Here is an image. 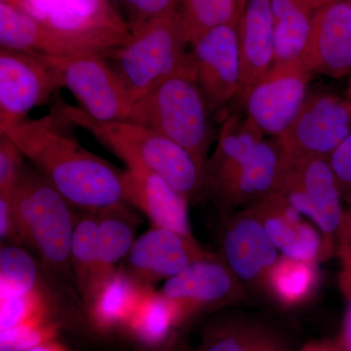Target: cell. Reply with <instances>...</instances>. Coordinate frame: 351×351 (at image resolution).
Masks as SVG:
<instances>
[{
    "label": "cell",
    "mask_w": 351,
    "mask_h": 351,
    "mask_svg": "<svg viewBox=\"0 0 351 351\" xmlns=\"http://www.w3.org/2000/svg\"><path fill=\"white\" fill-rule=\"evenodd\" d=\"M71 121L53 107L49 115L25 119L5 133L25 158L73 205L85 211L123 201V170L87 151L69 127Z\"/></svg>",
    "instance_id": "cell-1"
},
{
    "label": "cell",
    "mask_w": 351,
    "mask_h": 351,
    "mask_svg": "<svg viewBox=\"0 0 351 351\" xmlns=\"http://www.w3.org/2000/svg\"><path fill=\"white\" fill-rule=\"evenodd\" d=\"M54 101V107L73 125L91 134L119 157L127 169L159 176L189 202L207 195L204 170L188 151L170 138L133 122L100 121L62 99Z\"/></svg>",
    "instance_id": "cell-2"
},
{
    "label": "cell",
    "mask_w": 351,
    "mask_h": 351,
    "mask_svg": "<svg viewBox=\"0 0 351 351\" xmlns=\"http://www.w3.org/2000/svg\"><path fill=\"white\" fill-rule=\"evenodd\" d=\"M12 198L21 243L36 251L46 267L75 283L71 262L75 207L40 172L27 166Z\"/></svg>",
    "instance_id": "cell-3"
},
{
    "label": "cell",
    "mask_w": 351,
    "mask_h": 351,
    "mask_svg": "<svg viewBox=\"0 0 351 351\" xmlns=\"http://www.w3.org/2000/svg\"><path fill=\"white\" fill-rule=\"evenodd\" d=\"M211 112L195 71L168 78L136 101L127 121L147 127L181 145L204 170L213 140Z\"/></svg>",
    "instance_id": "cell-4"
},
{
    "label": "cell",
    "mask_w": 351,
    "mask_h": 351,
    "mask_svg": "<svg viewBox=\"0 0 351 351\" xmlns=\"http://www.w3.org/2000/svg\"><path fill=\"white\" fill-rule=\"evenodd\" d=\"M189 44L175 12L145 25L128 43L105 55L135 104L168 78L195 71Z\"/></svg>",
    "instance_id": "cell-5"
},
{
    "label": "cell",
    "mask_w": 351,
    "mask_h": 351,
    "mask_svg": "<svg viewBox=\"0 0 351 351\" xmlns=\"http://www.w3.org/2000/svg\"><path fill=\"white\" fill-rule=\"evenodd\" d=\"M12 6L92 52H108L133 38L113 0H17Z\"/></svg>",
    "instance_id": "cell-6"
},
{
    "label": "cell",
    "mask_w": 351,
    "mask_h": 351,
    "mask_svg": "<svg viewBox=\"0 0 351 351\" xmlns=\"http://www.w3.org/2000/svg\"><path fill=\"white\" fill-rule=\"evenodd\" d=\"M277 193L317 226L322 239L321 261L331 258L343 221L341 195L329 158H293L285 163Z\"/></svg>",
    "instance_id": "cell-7"
},
{
    "label": "cell",
    "mask_w": 351,
    "mask_h": 351,
    "mask_svg": "<svg viewBox=\"0 0 351 351\" xmlns=\"http://www.w3.org/2000/svg\"><path fill=\"white\" fill-rule=\"evenodd\" d=\"M44 57L56 71L61 88L75 97L83 112L100 121H127L134 101L105 53Z\"/></svg>",
    "instance_id": "cell-8"
},
{
    "label": "cell",
    "mask_w": 351,
    "mask_h": 351,
    "mask_svg": "<svg viewBox=\"0 0 351 351\" xmlns=\"http://www.w3.org/2000/svg\"><path fill=\"white\" fill-rule=\"evenodd\" d=\"M62 89L43 55L0 48V131L25 121Z\"/></svg>",
    "instance_id": "cell-9"
},
{
    "label": "cell",
    "mask_w": 351,
    "mask_h": 351,
    "mask_svg": "<svg viewBox=\"0 0 351 351\" xmlns=\"http://www.w3.org/2000/svg\"><path fill=\"white\" fill-rule=\"evenodd\" d=\"M351 134V103L336 95L307 96L288 130L276 138L293 158H329Z\"/></svg>",
    "instance_id": "cell-10"
},
{
    "label": "cell",
    "mask_w": 351,
    "mask_h": 351,
    "mask_svg": "<svg viewBox=\"0 0 351 351\" xmlns=\"http://www.w3.org/2000/svg\"><path fill=\"white\" fill-rule=\"evenodd\" d=\"M311 75L304 64L272 66L240 96L247 119L265 136H282L306 101Z\"/></svg>",
    "instance_id": "cell-11"
},
{
    "label": "cell",
    "mask_w": 351,
    "mask_h": 351,
    "mask_svg": "<svg viewBox=\"0 0 351 351\" xmlns=\"http://www.w3.org/2000/svg\"><path fill=\"white\" fill-rule=\"evenodd\" d=\"M177 306L182 321L196 313L218 309L246 299L247 289L219 256L196 261L159 290Z\"/></svg>",
    "instance_id": "cell-12"
},
{
    "label": "cell",
    "mask_w": 351,
    "mask_h": 351,
    "mask_svg": "<svg viewBox=\"0 0 351 351\" xmlns=\"http://www.w3.org/2000/svg\"><path fill=\"white\" fill-rule=\"evenodd\" d=\"M219 256L246 289L263 292L265 277L278 260V250L248 208L223 215Z\"/></svg>",
    "instance_id": "cell-13"
},
{
    "label": "cell",
    "mask_w": 351,
    "mask_h": 351,
    "mask_svg": "<svg viewBox=\"0 0 351 351\" xmlns=\"http://www.w3.org/2000/svg\"><path fill=\"white\" fill-rule=\"evenodd\" d=\"M191 46L196 83L214 112L239 97L241 90L237 25L215 27Z\"/></svg>",
    "instance_id": "cell-14"
},
{
    "label": "cell",
    "mask_w": 351,
    "mask_h": 351,
    "mask_svg": "<svg viewBox=\"0 0 351 351\" xmlns=\"http://www.w3.org/2000/svg\"><path fill=\"white\" fill-rule=\"evenodd\" d=\"M210 254L195 239L152 226L135 240L120 267L141 285L154 288Z\"/></svg>",
    "instance_id": "cell-15"
},
{
    "label": "cell",
    "mask_w": 351,
    "mask_h": 351,
    "mask_svg": "<svg viewBox=\"0 0 351 351\" xmlns=\"http://www.w3.org/2000/svg\"><path fill=\"white\" fill-rule=\"evenodd\" d=\"M285 163L278 140L263 138L250 156L210 193L223 215L277 193Z\"/></svg>",
    "instance_id": "cell-16"
},
{
    "label": "cell",
    "mask_w": 351,
    "mask_h": 351,
    "mask_svg": "<svg viewBox=\"0 0 351 351\" xmlns=\"http://www.w3.org/2000/svg\"><path fill=\"white\" fill-rule=\"evenodd\" d=\"M304 64L311 73L343 77L351 73V4L330 0L313 14Z\"/></svg>",
    "instance_id": "cell-17"
},
{
    "label": "cell",
    "mask_w": 351,
    "mask_h": 351,
    "mask_svg": "<svg viewBox=\"0 0 351 351\" xmlns=\"http://www.w3.org/2000/svg\"><path fill=\"white\" fill-rule=\"evenodd\" d=\"M246 208L257 217L283 256L306 262L321 261L322 239L319 232L304 221L282 195L272 193Z\"/></svg>",
    "instance_id": "cell-18"
},
{
    "label": "cell",
    "mask_w": 351,
    "mask_h": 351,
    "mask_svg": "<svg viewBox=\"0 0 351 351\" xmlns=\"http://www.w3.org/2000/svg\"><path fill=\"white\" fill-rule=\"evenodd\" d=\"M123 201L137 208L152 226L195 239L189 225V201L162 178L145 171L127 169L122 177Z\"/></svg>",
    "instance_id": "cell-19"
},
{
    "label": "cell",
    "mask_w": 351,
    "mask_h": 351,
    "mask_svg": "<svg viewBox=\"0 0 351 351\" xmlns=\"http://www.w3.org/2000/svg\"><path fill=\"white\" fill-rule=\"evenodd\" d=\"M237 36L241 64V96L274 66L270 0H247L237 23Z\"/></svg>",
    "instance_id": "cell-20"
},
{
    "label": "cell",
    "mask_w": 351,
    "mask_h": 351,
    "mask_svg": "<svg viewBox=\"0 0 351 351\" xmlns=\"http://www.w3.org/2000/svg\"><path fill=\"white\" fill-rule=\"evenodd\" d=\"M0 48L49 57H71L93 53L52 31L17 7L0 3Z\"/></svg>",
    "instance_id": "cell-21"
},
{
    "label": "cell",
    "mask_w": 351,
    "mask_h": 351,
    "mask_svg": "<svg viewBox=\"0 0 351 351\" xmlns=\"http://www.w3.org/2000/svg\"><path fill=\"white\" fill-rule=\"evenodd\" d=\"M270 7L274 27L272 66L304 64L313 14L320 6L308 0H270Z\"/></svg>",
    "instance_id": "cell-22"
},
{
    "label": "cell",
    "mask_w": 351,
    "mask_h": 351,
    "mask_svg": "<svg viewBox=\"0 0 351 351\" xmlns=\"http://www.w3.org/2000/svg\"><path fill=\"white\" fill-rule=\"evenodd\" d=\"M199 351H286L278 330L249 315H230L212 323Z\"/></svg>",
    "instance_id": "cell-23"
},
{
    "label": "cell",
    "mask_w": 351,
    "mask_h": 351,
    "mask_svg": "<svg viewBox=\"0 0 351 351\" xmlns=\"http://www.w3.org/2000/svg\"><path fill=\"white\" fill-rule=\"evenodd\" d=\"M138 225L137 215L129 209L124 201L99 210L97 232L98 270L90 299L101 284L119 269L117 265L122 260H125L134 242L137 239L136 232Z\"/></svg>",
    "instance_id": "cell-24"
},
{
    "label": "cell",
    "mask_w": 351,
    "mask_h": 351,
    "mask_svg": "<svg viewBox=\"0 0 351 351\" xmlns=\"http://www.w3.org/2000/svg\"><path fill=\"white\" fill-rule=\"evenodd\" d=\"M147 289L119 267L87 302L90 320L97 329L104 332L125 328Z\"/></svg>",
    "instance_id": "cell-25"
},
{
    "label": "cell",
    "mask_w": 351,
    "mask_h": 351,
    "mask_svg": "<svg viewBox=\"0 0 351 351\" xmlns=\"http://www.w3.org/2000/svg\"><path fill=\"white\" fill-rule=\"evenodd\" d=\"M316 263L281 256L265 277L263 293L281 306H299L317 286Z\"/></svg>",
    "instance_id": "cell-26"
},
{
    "label": "cell",
    "mask_w": 351,
    "mask_h": 351,
    "mask_svg": "<svg viewBox=\"0 0 351 351\" xmlns=\"http://www.w3.org/2000/svg\"><path fill=\"white\" fill-rule=\"evenodd\" d=\"M177 306L160 291L147 289L125 326L143 345L160 346L171 331L182 323Z\"/></svg>",
    "instance_id": "cell-27"
},
{
    "label": "cell",
    "mask_w": 351,
    "mask_h": 351,
    "mask_svg": "<svg viewBox=\"0 0 351 351\" xmlns=\"http://www.w3.org/2000/svg\"><path fill=\"white\" fill-rule=\"evenodd\" d=\"M99 210H82L76 215L75 230L71 247V262L75 284L82 293L84 302L91 297L98 270Z\"/></svg>",
    "instance_id": "cell-28"
},
{
    "label": "cell",
    "mask_w": 351,
    "mask_h": 351,
    "mask_svg": "<svg viewBox=\"0 0 351 351\" xmlns=\"http://www.w3.org/2000/svg\"><path fill=\"white\" fill-rule=\"evenodd\" d=\"M176 13L189 45L215 27L237 25L240 18L235 0H178Z\"/></svg>",
    "instance_id": "cell-29"
},
{
    "label": "cell",
    "mask_w": 351,
    "mask_h": 351,
    "mask_svg": "<svg viewBox=\"0 0 351 351\" xmlns=\"http://www.w3.org/2000/svg\"><path fill=\"white\" fill-rule=\"evenodd\" d=\"M41 288L36 260L19 245L0 249V298L25 294Z\"/></svg>",
    "instance_id": "cell-30"
},
{
    "label": "cell",
    "mask_w": 351,
    "mask_h": 351,
    "mask_svg": "<svg viewBox=\"0 0 351 351\" xmlns=\"http://www.w3.org/2000/svg\"><path fill=\"white\" fill-rule=\"evenodd\" d=\"M50 304L43 289L0 298V331L49 321Z\"/></svg>",
    "instance_id": "cell-31"
},
{
    "label": "cell",
    "mask_w": 351,
    "mask_h": 351,
    "mask_svg": "<svg viewBox=\"0 0 351 351\" xmlns=\"http://www.w3.org/2000/svg\"><path fill=\"white\" fill-rule=\"evenodd\" d=\"M132 36L145 25L177 11L178 0H113Z\"/></svg>",
    "instance_id": "cell-32"
},
{
    "label": "cell",
    "mask_w": 351,
    "mask_h": 351,
    "mask_svg": "<svg viewBox=\"0 0 351 351\" xmlns=\"http://www.w3.org/2000/svg\"><path fill=\"white\" fill-rule=\"evenodd\" d=\"M56 323L24 325L0 331V351H27L34 346L54 341L58 335Z\"/></svg>",
    "instance_id": "cell-33"
},
{
    "label": "cell",
    "mask_w": 351,
    "mask_h": 351,
    "mask_svg": "<svg viewBox=\"0 0 351 351\" xmlns=\"http://www.w3.org/2000/svg\"><path fill=\"white\" fill-rule=\"evenodd\" d=\"M25 156L5 133H0V195L13 196L27 167Z\"/></svg>",
    "instance_id": "cell-34"
},
{
    "label": "cell",
    "mask_w": 351,
    "mask_h": 351,
    "mask_svg": "<svg viewBox=\"0 0 351 351\" xmlns=\"http://www.w3.org/2000/svg\"><path fill=\"white\" fill-rule=\"evenodd\" d=\"M341 197L351 195V134L329 157Z\"/></svg>",
    "instance_id": "cell-35"
},
{
    "label": "cell",
    "mask_w": 351,
    "mask_h": 351,
    "mask_svg": "<svg viewBox=\"0 0 351 351\" xmlns=\"http://www.w3.org/2000/svg\"><path fill=\"white\" fill-rule=\"evenodd\" d=\"M0 239L2 242L22 244L12 196L0 195Z\"/></svg>",
    "instance_id": "cell-36"
},
{
    "label": "cell",
    "mask_w": 351,
    "mask_h": 351,
    "mask_svg": "<svg viewBox=\"0 0 351 351\" xmlns=\"http://www.w3.org/2000/svg\"><path fill=\"white\" fill-rule=\"evenodd\" d=\"M337 246L343 267V271L351 274V208L343 214Z\"/></svg>",
    "instance_id": "cell-37"
},
{
    "label": "cell",
    "mask_w": 351,
    "mask_h": 351,
    "mask_svg": "<svg viewBox=\"0 0 351 351\" xmlns=\"http://www.w3.org/2000/svg\"><path fill=\"white\" fill-rule=\"evenodd\" d=\"M341 348L343 351H351V301L350 308L346 314L343 321V334H341Z\"/></svg>",
    "instance_id": "cell-38"
},
{
    "label": "cell",
    "mask_w": 351,
    "mask_h": 351,
    "mask_svg": "<svg viewBox=\"0 0 351 351\" xmlns=\"http://www.w3.org/2000/svg\"><path fill=\"white\" fill-rule=\"evenodd\" d=\"M27 351H69L64 348V346H62L61 343H58V341H47V343H41V345L34 346V348H31V350Z\"/></svg>",
    "instance_id": "cell-39"
},
{
    "label": "cell",
    "mask_w": 351,
    "mask_h": 351,
    "mask_svg": "<svg viewBox=\"0 0 351 351\" xmlns=\"http://www.w3.org/2000/svg\"><path fill=\"white\" fill-rule=\"evenodd\" d=\"M302 351H343V348H339L338 346L332 345V343H311L302 348Z\"/></svg>",
    "instance_id": "cell-40"
},
{
    "label": "cell",
    "mask_w": 351,
    "mask_h": 351,
    "mask_svg": "<svg viewBox=\"0 0 351 351\" xmlns=\"http://www.w3.org/2000/svg\"><path fill=\"white\" fill-rule=\"evenodd\" d=\"M339 283H341V290L351 301V274L341 272Z\"/></svg>",
    "instance_id": "cell-41"
},
{
    "label": "cell",
    "mask_w": 351,
    "mask_h": 351,
    "mask_svg": "<svg viewBox=\"0 0 351 351\" xmlns=\"http://www.w3.org/2000/svg\"><path fill=\"white\" fill-rule=\"evenodd\" d=\"M235 1H237V6H239L240 16H241V14L244 10L245 5H246L247 0H235Z\"/></svg>",
    "instance_id": "cell-42"
},
{
    "label": "cell",
    "mask_w": 351,
    "mask_h": 351,
    "mask_svg": "<svg viewBox=\"0 0 351 351\" xmlns=\"http://www.w3.org/2000/svg\"><path fill=\"white\" fill-rule=\"evenodd\" d=\"M308 1L313 2V3H315L316 5L322 6L323 4L327 3V2L330 1V0H308Z\"/></svg>",
    "instance_id": "cell-43"
},
{
    "label": "cell",
    "mask_w": 351,
    "mask_h": 351,
    "mask_svg": "<svg viewBox=\"0 0 351 351\" xmlns=\"http://www.w3.org/2000/svg\"><path fill=\"white\" fill-rule=\"evenodd\" d=\"M17 0H0V3L9 4V5H14Z\"/></svg>",
    "instance_id": "cell-44"
},
{
    "label": "cell",
    "mask_w": 351,
    "mask_h": 351,
    "mask_svg": "<svg viewBox=\"0 0 351 351\" xmlns=\"http://www.w3.org/2000/svg\"><path fill=\"white\" fill-rule=\"evenodd\" d=\"M351 75V73H350ZM348 96H350V99H348V101L351 103V78H350V89H348Z\"/></svg>",
    "instance_id": "cell-45"
},
{
    "label": "cell",
    "mask_w": 351,
    "mask_h": 351,
    "mask_svg": "<svg viewBox=\"0 0 351 351\" xmlns=\"http://www.w3.org/2000/svg\"><path fill=\"white\" fill-rule=\"evenodd\" d=\"M345 200L346 201V202L348 203V204L350 205L351 206V195L350 196H348V197L345 198Z\"/></svg>",
    "instance_id": "cell-46"
},
{
    "label": "cell",
    "mask_w": 351,
    "mask_h": 351,
    "mask_svg": "<svg viewBox=\"0 0 351 351\" xmlns=\"http://www.w3.org/2000/svg\"><path fill=\"white\" fill-rule=\"evenodd\" d=\"M348 1H350V3L351 4V0H348Z\"/></svg>",
    "instance_id": "cell-47"
}]
</instances>
